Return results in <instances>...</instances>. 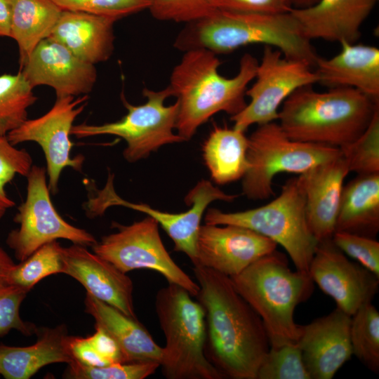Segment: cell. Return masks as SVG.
Listing matches in <instances>:
<instances>
[{"mask_svg":"<svg viewBox=\"0 0 379 379\" xmlns=\"http://www.w3.org/2000/svg\"><path fill=\"white\" fill-rule=\"evenodd\" d=\"M155 311L165 339L160 366L168 379H222L204 354L205 313L184 288L168 283L155 296Z\"/></svg>","mask_w":379,"mask_h":379,"instance_id":"obj_6","label":"cell"},{"mask_svg":"<svg viewBox=\"0 0 379 379\" xmlns=\"http://www.w3.org/2000/svg\"><path fill=\"white\" fill-rule=\"evenodd\" d=\"M340 44V51L335 55L317 59V83L329 88H354L379 102V49L345 41Z\"/></svg>","mask_w":379,"mask_h":379,"instance_id":"obj_22","label":"cell"},{"mask_svg":"<svg viewBox=\"0 0 379 379\" xmlns=\"http://www.w3.org/2000/svg\"><path fill=\"white\" fill-rule=\"evenodd\" d=\"M248 139V168L242 178V192L253 200L274 195L273 179L277 174L300 175L340 154L338 147L290 138L277 121L259 125Z\"/></svg>","mask_w":379,"mask_h":379,"instance_id":"obj_8","label":"cell"},{"mask_svg":"<svg viewBox=\"0 0 379 379\" xmlns=\"http://www.w3.org/2000/svg\"><path fill=\"white\" fill-rule=\"evenodd\" d=\"M187 24L174 44L177 49L182 51L204 48L218 55L250 44H263L312 67L319 57L311 41L305 36L290 12L216 9L208 15Z\"/></svg>","mask_w":379,"mask_h":379,"instance_id":"obj_3","label":"cell"},{"mask_svg":"<svg viewBox=\"0 0 379 379\" xmlns=\"http://www.w3.org/2000/svg\"><path fill=\"white\" fill-rule=\"evenodd\" d=\"M204 310V354L224 378L256 379L270 345L263 323L234 287L230 277L194 265Z\"/></svg>","mask_w":379,"mask_h":379,"instance_id":"obj_1","label":"cell"},{"mask_svg":"<svg viewBox=\"0 0 379 379\" xmlns=\"http://www.w3.org/2000/svg\"><path fill=\"white\" fill-rule=\"evenodd\" d=\"M62 273L79 281L87 293L126 315L137 318L133 284L126 273L79 244L62 247Z\"/></svg>","mask_w":379,"mask_h":379,"instance_id":"obj_19","label":"cell"},{"mask_svg":"<svg viewBox=\"0 0 379 379\" xmlns=\"http://www.w3.org/2000/svg\"><path fill=\"white\" fill-rule=\"evenodd\" d=\"M62 246L57 240L41 246L19 264H15L6 283L29 292L44 278L62 273Z\"/></svg>","mask_w":379,"mask_h":379,"instance_id":"obj_31","label":"cell"},{"mask_svg":"<svg viewBox=\"0 0 379 379\" xmlns=\"http://www.w3.org/2000/svg\"><path fill=\"white\" fill-rule=\"evenodd\" d=\"M85 311L118 343L127 363L156 362L161 364L162 347L153 340L137 318L126 315L117 308L86 292Z\"/></svg>","mask_w":379,"mask_h":379,"instance_id":"obj_24","label":"cell"},{"mask_svg":"<svg viewBox=\"0 0 379 379\" xmlns=\"http://www.w3.org/2000/svg\"><path fill=\"white\" fill-rule=\"evenodd\" d=\"M62 11L84 12L120 20L149 9L152 0H51Z\"/></svg>","mask_w":379,"mask_h":379,"instance_id":"obj_36","label":"cell"},{"mask_svg":"<svg viewBox=\"0 0 379 379\" xmlns=\"http://www.w3.org/2000/svg\"><path fill=\"white\" fill-rule=\"evenodd\" d=\"M256 379H311L297 343L270 347L262 359Z\"/></svg>","mask_w":379,"mask_h":379,"instance_id":"obj_33","label":"cell"},{"mask_svg":"<svg viewBox=\"0 0 379 379\" xmlns=\"http://www.w3.org/2000/svg\"><path fill=\"white\" fill-rule=\"evenodd\" d=\"M63 378L71 379H144L160 366L156 362H133L89 366L75 360L67 364Z\"/></svg>","mask_w":379,"mask_h":379,"instance_id":"obj_34","label":"cell"},{"mask_svg":"<svg viewBox=\"0 0 379 379\" xmlns=\"http://www.w3.org/2000/svg\"><path fill=\"white\" fill-rule=\"evenodd\" d=\"M62 11L51 0H11L10 38L18 44L20 67L48 37Z\"/></svg>","mask_w":379,"mask_h":379,"instance_id":"obj_28","label":"cell"},{"mask_svg":"<svg viewBox=\"0 0 379 379\" xmlns=\"http://www.w3.org/2000/svg\"><path fill=\"white\" fill-rule=\"evenodd\" d=\"M88 97L57 98L45 114L27 119L20 126L9 132L6 137L13 145L24 142L38 143L46 161V175L50 192L55 194L62 170L67 167L81 171L84 157H71L74 143L70 140L71 130L76 118L84 111Z\"/></svg>","mask_w":379,"mask_h":379,"instance_id":"obj_14","label":"cell"},{"mask_svg":"<svg viewBox=\"0 0 379 379\" xmlns=\"http://www.w3.org/2000/svg\"><path fill=\"white\" fill-rule=\"evenodd\" d=\"M248 137L235 128L215 126L203 145V157L212 180L225 185L242 178L248 168Z\"/></svg>","mask_w":379,"mask_h":379,"instance_id":"obj_27","label":"cell"},{"mask_svg":"<svg viewBox=\"0 0 379 379\" xmlns=\"http://www.w3.org/2000/svg\"><path fill=\"white\" fill-rule=\"evenodd\" d=\"M111 174L105 187L86 203V210L91 216L104 213L111 206H124L153 218L174 243V250L187 255L192 264H197V242L201 221L207 206L215 201L230 202L237 195L224 192L210 181L201 180L187 194L185 201L190 208L173 213L154 209L145 204L131 203L119 197L113 187Z\"/></svg>","mask_w":379,"mask_h":379,"instance_id":"obj_13","label":"cell"},{"mask_svg":"<svg viewBox=\"0 0 379 379\" xmlns=\"http://www.w3.org/2000/svg\"><path fill=\"white\" fill-rule=\"evenodd\" d=\"M149 10L157 20L189 23L208 15L216 8L213 0H152Z\"/></svg>","mask_w":379,"mask_h":379,"instance_id":"obj_38","label":"cell"},{"mask_svg":"<svg viewBox=\"0 0 379 379\" xmlns=\"http://www.w3.org/2000/svg\"><path fill=\"white\" fill-rule=\"evenodd\" d=\"M26 178V199L13 218L19 227L11 231L6 240L17 260H24L41 246L58 239L86 247L97 243L93 234L68 223L58 213L50 197L46 168L32 166Z\"/></svg>","mask_w":379,"mask_h":379,"instance_id":"obj_10","label":"cell"},{"mask_svg":"<svg viewBox=\"0 0 379 379\" xmlns=\"http://www.w3.org/2000/svg\"><path fill=\"white\" fill-rule=\"evenodd\" d=\"M204 222L241 226L267 237L285 249L297 270L309 273L319 241L308 225L305 196L298 177L288 179L279 195L265 205L232 213L209 208Z\"/></svg>","mask_w":379,"mask_h":379,"instance_id":"obj_7","label":"cell"},{"mask_svg":"<svg viewBox=\"0 0 379 379\" xmlns=\"http://www.w3.org/2000/svg\"><path fill=\"white\" fill-rule=\"evenodd\" d=\"M147 100L139 105L131 104L122 95L121 100L127 114L120 120L100 125L86 123L73 126L71 135L77 138L111 135L125 140L123 152L128 162H135L147 157L162 146L185 141L175 133L178 104L166 105L165 101L172 96L168 86L159 91L144 88Z\"/></svg>","mask_w":379,"mask_h":379,"instance_id":"obj_9","label":"cell"},{"mask_svg":"<svg viewBox=\"0 0 379 379\" xmlns=\"http://www.w3.org/2000/svg\"><path fill=\"white\" fill-rule=\"evenodd\" d=\"M36 333L37 340L29 346L0 344V375L6 379H28L46 365L72 361L65 325L38 328Z\"/></svg>","mask_w":379,"mask_h":379,"instance_id":"obj_25","label":"cell"},{"mask_svg":"<svg viewBox=\"0 0 379 379\" xmlns=\"http://www.w3.org/2000/svg\"><path fill=\"white\" fill-rule=\"evenodd\" d=\"M27 293L18 286L0 284V337L13 329L25 336L36 333L38 328L30 322L25 321L20 315V307Z\"/></svg>","mask_w":379,"mask_h":379,"instance_id":"obj_37","label":"cell"},{"mask_svg":"<svg viewBox=\"0 0 379 379\" xmlns=\"http://www.w3.org/2000/svg\"><path fill=\"white\" fill-rule=\"evenodd\" d=\"M349 173L340 152L298 176L305 196L308 225L318 241L331 239L335 231L344 180Z\"/></svg>","mask_w":379,"mask_h":379,"instance_id":"obj_20","label":"cell"},{"mask_svg":"<svg viewBox=\"0 0 379 379\" xmlns=\"http://www.w3.org/2000/svg\"><path fill=\"white\" fill-rule=\"evenodd\" d=\"M277 244L248 228L234 225H201L197 264L230 277L277 249Z\"/></svg>","mask_w":379,"mask_h":379,"instance_id":"obj_16","label":"cell"},{"mask_svg":"<svg viewBox=\"0 0 379 379\" xmlns=\"http://www.w3.org/2000/svg\"><path fill=\"white\" fill-rule=\"evenodd\" d=\"M184 52L168 86L178 104L175 131L185 141L215 114L224 112L232 117L245 107L246 92L258 60L248 53L244 54L238 72L228 78L219 73L220 61L214 53L204 48Z\"/></svg>","mask_w":379,"mask_h":379,"instance_id":"obj_2","label":"cell"},{"mask_svg":"<svg viewBox=\"0 0 379 379\" xmlns=\"http://www.w3.org/2000/svg\"><path fill=\"white\" fill-rule=\"evenodd\" d=\"M216 9L257 13H287L292 0H213Z\"/></svg>","mask_w":379,"mask_h":379,"instance_id":"obj_41","label":"cell"},{"mask_svg":"<svg viewBox=\"0 0 379 379\" xmlns=\"http://www.w3.org/2000/svg\"><path fill=\"white\" fill-rule=\"evenodd\" d=\"M312 86L295 90L279 109L277 121L293 140L340 148L356 140L379 109V102L357 89Z\"/></svg>","mask_w":379,"mask_h":379,"instance_id":"obj_4","label":"cell"},{"mask_svg":"<svg viewBox=\"0 0 379 379\" xmlns=\"http://www.w3.org/2000/svg\"><path fill=\"white\" fill-rule=\"evenodd\" d=\"M14 265L11 258L0 247V284L6 283L8 274Z\"/></svg>","mask_w":379,"mask_h":379,"instance_id":"obj_43","label":"cell"},{"mask_svg":"<svg viewBox=\"0 0 379 379\" xmlns=\"http://www.w3.org/2000/svg\"><path fill=\"white\" fill-rule=\"evenodd\" d=\"M378 0H318L289 11L310 41L356 43L361 28Z\"/></svg>","mask_w":379,"mask_h":379,"instance_id":"obj_21","label":"cell"},{"mask_svg":"<svg viewBox=\"0 0 379 379\" xmlns=\"http://www.w3.org/2000/svg\"><path fill=\"white\" fill-rule=\"evenodd\" d=\"M308 272L337 307L351 317L363 305L371 302L378 291L379 277L350 260L331 238L319 241Z\"/></svg>","mask_w":379,"mask_h":379,"instance_id":"obj_15","label":"cell"},{"mask_svg":"<svg viewBox=\"0 0 379 379\" xmlns=\"http://www.w3.org/2000/svg\"><path fill=\"white\" fill-rule=\"evenodd\" d=\"M317 1L318 0H292L293 8H303L309 6L316 3Z\"/></svg>","mask_w":379,"mask_h":379,"instance_id":"obj_44","label":"cell"},{"mask_svg":"<svg viewBox=\"0 0 379 379\" xmlns=\"http://www.w3.org/2000/svg\"><path fill=\"white\" fill-rule=\"evenodd\" d=\"M350 342L352 354L368 369L379 372V312L371 304L363 305L352 316Z\"/></svg>","mask_w":379,"mask_h":379,"instance_id":"obj_30","label":"cell"},{"mask_svg":"<svg viewBox=\"0 0 379 379\" xmlns=\"http://www.w3.org/2000/svg\"><path fill=\"white\" fill-rule=\"evenodd\" d=\"M339 149L350 172L358 175L379 173V109L356 140Z\"/></svg>","mask_w":379,"mask_h":379,"instance_id":"obj_32","label":"cell"},{"mask_svg":"<svg viewBox=\"0 0 379 379\" xmlns=\"http://www.w3.org/2000/svg\"><path fill=\"white\" fill-rule=\"evenodd\" d=\"M335 231L375 238L379 231V173L357 175L343 186Z\"/></svg>","mask_w":379,"mask_h":379,"instance_id":"obj_26","label":"cell"},{"mask_svg":"<svg viewBox=\"0 0 379 379\" xmlns=\"http://www.w3.org/2000/svg\"><path fill=\"white\" fill-rule=\"evenodd\" d=\"M32 159L25 149H18L6 136L0 135V220L15 206L6 192V185L17 175L25 176L32 166Z\"/></svg>","mask_w":379,"mask_h":379,"instance_id":"obj_35","label":"cell"},{"mask_svg":"<svg viewBox=\"0 0 379 379\" xmlns=\"http://www.w3.org/2000/svg\"><path fill=\"white\" fill-rule=\"evenodd\" d=\"M331 239L346 255L379 277V242L375 238L335 231Z\"/></svg>","mask_w":379,"mask_h":379,"instance_id":"obj_39","label":"cell"},{"mask_svg":"<svg viewBox=\"0 0 379 379\" xmlns=\"http://www.w3.org/2000/svg\"><path fill=\"white\" fill-rule=\"evenodd\" d=\"M37 100L33 88L19 71L0 75V135L7 134L27 119V109Z\"/></svg>","mask_w":379,"mask_h":379,"instance_id":"obj_29","label":"cell"},{"mask_svg":"<svg viewBox=\"0 0 379 379\" xmlns=\"http://www.w3.org/2000/svg\"><path fill=\"white\" fill-rule=\"evenodd\" d=\"M114 225L116 232L102 237L92 246L95 253L125 273L135 270L157 272L168 283L177 284L196 297L198 284L171 257L161 239L159 224L153 218L147 215L128 225Z\"/></svg>","mask_w":379,"mask_h":379,"instance_id":"obj_11","label":"cell"},{"mask_svg":"<svg viewBox=\"0 0 379 379\" xmlns=\"http://www.w3.org/2000/svg\"><path fill=\"white\" fill-rule=\"evenodd\" d=\"M11 0H0V37H11Z\"/></svg>","mask_w":379,"mask_h":379,"instance_id":"obj_42","label":"cell"},{"mask_svg":"<svg viewBox=\"0 0 379 379\" xmlns=\"http://www.w3.org/2000/svg\"><path fill=\"white\" fill-rule=\"evenodd\" d=\"M95 329L87 339L100 366L127 363L116 340L102 327L95 324Z\"/></svg>","mask_w":379,"mask_h":379,"instance_id":"obj_40","label":"cell"},{"mask_svg":"<svg viewBox=\"0 0 379 379\" xmlns=\"http://www.w3.org/2000/svg\"><path fill=\"white\" fill-rule=\"evenodd\" d=\"M117 20L84 12L62 11L47 38L62 44L79 59L95 65L107 60L112 55Z\"/></svg>","mask_w":379,"mask_h":379,"instance_id":"obj_23","label":"cell"},{"mask_svg":"<svg viewBox=\"0 0 379 379\" xmlns=\"http://www.w3.org/2000/svg\"><path fill=\"white\" fill-rule=\"evenodd\" d=\"M20 72L33 88L48 86L57 98L88 95L97 80L95 65L79 59L50 38L37 44Z\"/></svg>","mask_w":379,"mask_h":379,"instance_id":"obj_17","label":"cell"},{"mask_svg":"<svg viewBox=\"0 0 379 379\" xmlns=\"http://www.w3.org/2000/svg\"><path fill=\"white\" fill-rule=\"evenodd\" d=\"M352 317L338 307L326 316L300 326L297 341L311 379H331L352 355Z\"/></svg>","mask_w":379,"mask_h":379,"instance_id":"obj_18","label":"cell"},{"mask_svg":"<svg viewBox=\"0 0 379 379\" xmlns=\"http://www.w3.org/2000/svg\"><path fill=\"white\" fill-rule=\"evenodd\" d=\"M230 278L260 317L270 347L297 343L301 325L295 322L294 311L313 291L309 273L292 271L286 256L276 249Z\"/></svg>","mask_w":379,"mask_h":379,"instance_id":"obj_5","label":"cell"},{"mask_svg":"<svg viewBox=\"0 0 379 379\" xmlns=\"http://www.w3.org/2000/svg\"><path fill=\"white\" fill-rule=\"evenodd\" d=\"M253 81L246 92L249 102L230 117L233 127L243 131L254 124L277 121L286 98L298 88L317 83L318 77L306 62L290 59L279 50L264 46Z\"/></svg>","mask_w":379,"mask_h":379,"instance_id":"obj_12","label":"cell"}]
</instances>
